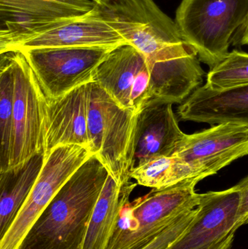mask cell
<instances>
[{
    "instance_id": "22",
    "label": "cell",
    "mask_w": 248,
    "mask_h": 249,
    "mask_svg": "<svg viewBox=\"0 0 248 249\" xmlns=\"http://www.w3.org/2000/svg\"><path fill=\"white\" fill-rule=\"evenodd\" d=\"M248 85V53L234 50L207 74V87L226 90Z\"/></svg>"
},
{
    "instance_id": "21",
    "label": "cell",
    "mask_w": 248,
    "mask_h": 249,
    "mask_svg": "<svg viewBox=\"0 0 248 249\" xmlns=\"http://www.w3.org/2000/svg\"><path fill=\"white\" fill-rule=\"evenodd\" d=\"M0 60V173L11 168L14 145L13 95L14 78L10 53H2Z\"/></svg>"
},
{
    "instance_id": "25",
    "label": "cell",
    "mask_w": 248,
    "mask_h": 249,
    "mask_svg": "<svg viewBox=\"0 0 248 249\" xmlns=\"http://www.w3.org/2000/svg\"><path fill=\"white\" fill-rule=\"evenodd\" d=\"M235 233L236 232H234V233H232L231 234V235H229V236L227 237V238H226L225 239L223 240L222 241L218 243L216 245L214 246V247H212V248L210 249H230L231 248V245H232Z\"/></svg>"
},
{
    "instance_id": "20",
    "label": "cell",
    "mask_w": 248,
    "mask_h": 249,
    "mask_svg": "<svg viewBox=\"0 0 248 249\" xmlns=\"http://www.w3.org/2000/svg\"><path fill=\"white\" fill-rule=\"evenodd\" d=\"M137 184L155 190L167 188L192 179L201 181L195 170L176 156L154 158L131 172Z\"/></svg>"
},
{
    "instance_id": "2",
    "label": "cell",
    "mask_w": 248,
    "mask_h": 249,
    "mask_svg": "<svg viewBox=\"0 0 248 249\" xmlns=\"http://www.w3.org/2000/svg\"><path fill=\"white\" fill-rule=\"evenodd\" d=\"M93 12L144 54L148 64L194 50L154 0H100Z\"/></svg>"
},
{
    "instance_id": "3",
    "label": "cell",
    "mask_w": 248,
    "mask_h": 249,
    "mask_svg": "<svg viewBox=\"0 0 248 249\" xmlns=\"http://www.w3.org/2000/svg\"><path fill=\"white\" fill-rule=\"evenodd\" d=\"M198 179L155 190L125 203L106 249H141L182 215L198 207Z\"/></svg>"
},
{
    "instance_id": "4",
    "label": "cell",
    "mask_w": 248,
    "mask_h": 249,
    "mask_svg": "<svg viewBox=\"0 0 248 249\" xmlns=\"http://www.w3.org/2000/svg\"><path fill=\"white\" fill-rule=\"evenodd\" d=\"M138 114L119 107L98 83H90L88 137L96 155L119 184L131 181Z\"/></svg>"
},
{
    "instance_id": "14",
    "label": "cell",
    "mask_w": 248,
    "mask_h": 249,
    "mask_svg": "<svg viewBox=\"0 0 248 249\" xmlns=\"http://www.w3.org/2000/svg\"><path fill=\"white\" fill-rule=\"evenodd\" d=\"M89 93L90 83L48 102L45 156L60 145H79L90 151Z\"/></svg>"
},
{
    "instance_id": "1",
    "label": "cell",
    "mask_w": 248,
    "mask_h": 249,
    "mask_svg": "<svg viewBox=\"0 0 248 249\" xmlns=\"http://www.w3.org/2000/svg\"><path fill=\"white\" fill-rule=\"evenodd\" d=\"M109 176L92 155L53 197L19 249H83L95 206Z\"/></svg>"
},
{
    "instance_id": "11",
    "label": "cell",
    "mask_w": 248,
    "mask_h": 249,
    "mask_svg": "<svg viewBox=\"0 0 248 249\" xmlns=\"http://www.w3.org/2000/svg\"><path fill=\"white\" fill-rule=\"evenodd\" d=\"M248 155V126L224 123L186 134L173 156L184 161L201 180Z\"/></svg>"
},
{
    "instance_id": "23",
    "label": "cell",
    "mask_w": 248,
    "mask_h": 249,
    "mask_svg": "<svg viewBox=\"0 0 248 249\" xmlns=\"http://www.w3.org/2000/svg\"><path fill=\"white\" fill-rule=\"evenodd\" d=\"M198 212V207L182 215L167 229L165 230L148 245L141 249H165L174 242L190 225Z\"/></svg>"
},
{
    "instance_id": "8",
    "label": "cell",
    "mask_w": 248,
    "mask_h": 249,
    "mask_svg": "<svg viewBox=\"0 0 248 249\" xmlns=\"http://www.w3.org/2000/svg\"><path fill=\"white\" fill-rule=\"evenodd\" d=\"M92 0H0V53L90 13Z\"/></svg>"
},
{
    "instance_id": "19",
    "label": "cell",
    "mask_w": 248,
    "mask_h": 249,
    "mask_svg": "<svg viewBox=\"0 0 248 249\" xmlns=\"http://www.w3.org/2000/svg\"><path fill=\"white\" fill-rule=\"evenodd\" d=\"M45 161V154L31 158L23 166L0 175V238L11 226L29 197Z\"/></svg>"
},
{
    "instance_id": "12",
    "label": "cell",
    "mask_w": 248,
    "mask_h": 249,
    "mask_svg": "<svg viewBox=\"0 0 248 249\" xmlns=\"http://www.w3.org/2000/svg\"><path fill=\"white\" fill-rule=\"evenodd\" d=\"M237 185L200 194L198 212L186 231L165 249H210L240 228Z\"/></svg>"
},
{
    "instance_id": "24",
    "label": "cell",
    "mask_w": 248,
    "mask_h": 249,
    "mask_svg": "<svg viewBox=\"0 0 248 249\" xmlns=\"http://www.w3.org/2000/svg\"><path fill=\"white\" fill-rule=\"evenodd\" d=\"M240 190L239 219L240 226L248 224V176L237 184Z\"/></svg>"
},
{
    "instance_id": "10",
    "label": "cell",
    "mask_w": 248,
    "mask_h": 249,
    "mask_svg": "<svg viewBox=\"0 0 248 249\" xmlns=\"http://www.w3.org/2000/svg\"><path fill=\"white\" fill-rule=\"evenodd\" d=\"M93 82L119 107L136 114L152 99L147 58L130 44L119 45L108 54L96 69Z\"/></svg>"
},
{
    "instance_id": "7",
    "label": "cell",
    "mask_w": 248,
    "mask_h": 249,
    "mask_svg": "<svg viewBox=\"0 0 248 249\" xmlns=\"http://www.w3.org/2000/svg\"><path fill=\"white\" fill-rule=\"evenodd\" d=\"M117 47V46H116ZM116 47H68L20 51L48 102L93 83L95 71Z\"/></svg>"
},
{
    "instance_id": "18",
    "label": "cell",
    "mask_w": 248,
    "mask_h": 249,
    "mask_svg": "<svg viewBox=\"0 0 248 249\" xmlns=\"http://www.w3.org/2000/svg\"><path fill=\"white\" fill-rule=\"evenodd\" d=\"M137 183L119 184L110 175L102 190L89 223L83 249H106L115 229L122 206Z\"/></svg>"
},
{
    "instance_id": "15",
    "label": "cell",
    "mask_w": 248,
    "mask_h": 249,
    "mask_svg": "<svg viewBox=\"0 0 248 249\" xmlns=\"http://www.w3.org/2000/svg\"><path fill=\"white\" fill-rule=\"evenodd\" d=\"M177 114L182 121L248 126V85L221 90L204 85L180 105Z\"/></svg>"
},
{
    "instance_id": "5",
    "label": "cell",
    "mask_w": 248,
    "mask_h": 249,
    "mask_svg": "<svg viewBox=\"0 0 248 249\" xmlns=\"http://www.w3.org/2000/svg\"><path fill=\"white\" fill-rule=\"evenodd\" d=\"M248 20V0H182L178 29L199 61L214 68L228 55L232 36Z\"/></svg>"
},
{
    "instance_id": "27",
    "label": "cell",
    "mask_w": 248,
    "mask_h": 249,
    "mask_svg": "<svg viewBox=\"0 0 248 249\" xmlns=\"http://www.w3.org/2000/svg\"><path fill=\"white\" fill-rule=\"evenodd\" d=\"M92 1H94L96 4H97V3H99V1H100V0H92Z\"/></svg>"
},
{
    "instance_id": "28",
    "label": "cell",
    "mask_w": 248,
    "mask_h": 249,
    "mask_svg": "<svg viewBox=\"0 0 248 249\" xmlns=\"http://www.w3.org/2000/svg\"><path fill=\"white\" fill-rule=\"evenodd\" d=\"M248 22H247V23H248Z\"/></svg>"
},
{
    "instance_id": "26",
    "label": "cell",
    "mask_w": 248,
    "mask_h": 249,
    "mask_svg": "<svg viewBox=\"0 0 248 249\" xmlns=\"http://www.w3.org/2000/svg\"><path fill=\"white\" fill-rule=\"evenodd\" d=\"M241 29L243 32L239 42L240 45H248V22Z\"/></svg>"
},
{
    "instance_id": "13",
    "label": "cell",
    "mask_w": 248,
    "mask_h": 249,
    "mask_svg": "<svg viewBox=\"0 0 248 249\" xmlns=\"http://www.w3.org/2000/svg\"><path fill=\"white\" fill-rule=\"evenodd\" d=\"M172 107L173 104L151 100L138 112L132 171L154 158L173 156L179 149L186 134L181 130Z\"/></svg>"
},
{
    "instance_id": "9",
    "label": "cell",
    "mask_w": 248,
    "mask_h": 249,
    "mask_svg": "<svg viewBox=\"0 0 248 249\" xmlns=\"http://www.w3.org/2000/svg\"><path fill=\"white\" fill-rule=\"evenodd\" d=\"M93 154L79 145H60L45 156L37 180L14 222L0 238V249H19L32 225L73 174Z\"/></svg>"
},
{
    "instance_id": "16",
    "label": "cell",
    "mask_w": 248,
    "mask_h": 249,
    "mask_svg": "<svg viewBox=\"0 0 248 249\" xmlns=\"http://www.w3.org/2000/svg\"><path fill=\"white\" fill-rule=\"evenodd\" d=\"M126 43L93 10L72 21L25 41L13 51L68 47H116Z\"/></svg>"
},
{
    "instance_id": "6",
    "label": "cell",
    "mask_w": 248,
    "mask_h": 249,
    "mask_svg": "<svg viewBox=\"0 0 248 249\" xmlns=\"http://www.w3.org/2000/svg\"><path fill=\"white\" fill-rule=\"evenodd\" d=\"M8 52L14 78L13 169L23 166L35 155L45 154L48 102L23 53Z\"/></svg>"
},
{
    "instance_id": "17",
    "label": "cell",
    "mask_w": 248,
    "mask_h": 249,
    "mask_svg": "<svg viewBox=\"0 0 248 249\" xmlns=\"http://www.w3.org/2000/svg\"><path fill=\"white\" fill-rule=\"evenodd\" d=\"M151 71V100L167 103L185 102L203 82L205 71L195 52L149 64Z\"/></svg>"
}]
</instances>
